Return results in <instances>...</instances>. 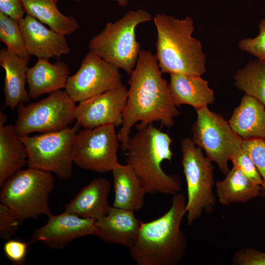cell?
<instances>
[{
  "label": "cell",
  "instance_id": "1",
  "mask_svg": "<svg viewBox=\"0 0 265 265\" xmlns=\"http://www.w3.org/2000/svg\"><path fill=\"white\" fill-rule=\"evenodd\" d=\"M155 55L141 50L135 67L128 80L130 86L123 113V123L118 137L124 152L132 127L137 130L154 122L170 128L180 112L174 104L168 84L162 77Z\"/></svg>",
  "mask_w": 265,
  "mask_h": 265
},
{
  "label": "cell",
  "instance_id": "2",
  "mask_svg": "<svg viewBox=\"0 0 265 265\" xmlns=\"http://www.w3.org/2000/svg\"><path fill=\"white\" fill-rule=\"evenodd\" d=\"M186 204V197L177 193L165 213L142 223L136 239L128 248L136 265H176L182 261L187 247V239L181 229Z\"/></svg>",
  "mask_w": 265,
  "mask_h": 265
},
{
  "label": "cell",
  "instance_id": "3",
  "mask_svg": "<svg viewBox=\"0 0 265 265\" xmlns=\"http://www.w3.org/2000/svg\"><path fill=\"white\" fill-rule=\"evenodd\" d=\"M172 142L167 133L153 123L138 129L129 139L124 151L126 164L139 179L146 194L173 196L182 189L180 177L166 174L161 166L164 160H172Z\"/></svg>",
  "mask_w": 265,
  "mask_h": 265
},
{
  "label": "cell",
  "instance_id": "4",
  "mask_svg": "<svg viewBox=\"0 0 265 265\" xmlns=\"http://www.w3.org/2000/svg\"><path fill=\"white\" fill-rule=\"evenodd\" d=\"M153 20L157 30L155 56L161 73L192 77L206 73V56L201 42L192 36V19L158 14Z\"/></svg>",
  "mask_w": 265,
  "mask_h": 265
},
{
  "label": "cell",
  "instance_id": "5",
  "mask_svg": "<svg viewBox=\"0 0 265 265\" xmlns=\"http://www.w3.org/2000/svg\"><path fill=\"white\" fill-rule=\"evenodd\" d=\"M152 20V16L144 9L130 10L118 20L107 23L103 30L90 40L89 51L130 75L141 51L136 39V27Z\"/></svg>",
  "mask_w": 265,
  "mask_h": 265
},
{
  "label": "cell",
  "instance_id": "6",
  "mask_svg": "<svg viewBox=\"0 0 265 265\" xmlns=\"http://www.w3.org/2000/svg\"><path fill=\"white\" fill-rule=\"evenodd\" d=\"M0 187V203L14 210L23 220L52 214L49 203L54 188L52 173L31 167L20 169Z\"/></svg>",
  "mask_w": 265,
  "mask_h": 265
},
{
  "label": "cell",
  "instance_id": "7",
  "mask_svg": "<svg viewBox=\"0 0 265 265\" xmlns=\"http://www.w3.org/2000/svg\"><path fill=\"white\" fill-rule=\"evenodd\" d=\"M182 165L187 186L186 216L188 225L199 218L203 212L211 213L216 204L213 188L214 166L193 140L181 141Z\"/></svg>",
  "mask_w": 265,
  "mask_h": 265
},
{
  "label": "cell",
  "instance_id": "8",
  "mask_svg": "<svg viewBox=\"0 0 265 265\" xmlns=\"http://www.w3.org/2000/svg\"><path fill=\"white\" fill-rule=\"evenodd\" d=\"M80 126L39 135L19 137L26 146L28 167L54 173L60 179L67 180L73 176L72 150Z\"/></svg>",
  "mask_w": 265,
  "mask_h": 265
},
{
  "label": "cell",
  "instance_id": "9",
  "mask_svg": "<svg viewBox=\"0 0 265 265\" xmlns=\"http://www.w3.org/2000/svg\"><path fill=\"white\" fill-rule=\"evenodd\" d=\"M77 105L65 90H59L45 98L17 106L14 130L19 137L35 132L64 129L76 120Z\"/></svg>",
  "mask_w": 265,
  "mask_h": 265
},
{
  "label": "cell",
  "instance_id": "10",
  "mask_svg": "<svg viewBox=\"0 0 265 265\" xmlns=\"http://www.w3.org/2000/svg\"><path fill=\"white\" fill-rule=\"evenodd\" d=\"M113 125H106L79 131L72 150L74 164L80 168L97 173L111 172L119 163L118 133Z\"/></svg>",
  "mask_w": 265,
  "mask_h": 265
},
{
  "label": "cell",
  "instance_id": "11",
  "mask_svg": "<svg viewBox=\"0 0 265 265\" xmlns=\"http://www.w3.org/2000/svg\"><path fill=\"white\" fill-rule=\"evenodd\" d=\"M196 112L197 118L191 128L192 139L225 175L230 170V152L234 145L243 139L232 130L228 122L208 106L196 109Z\"/></svg>",
  "mask_w": 265,
  "mask_h": 265
},
{
  "label": "cell",
  "instance_id": "12",
  "mask_svg": "<svg viewBox=\"0 0 265 265\" xmlns=\"http://www.w3.org/2000/svg\"><path fill=\"white\" fill-rule=\"evenodd\" d=\"M119 69L89 51L78 71L68 79L65 90L80 103L123 85Z\"/></svg>",
  "mask_w": 265,
  "mask_h": 265
},
{
  "label": "cell",
  "instance_id": "13",
  "mask_svg": "<svg viewBox=\"0 0 265 265\" xmlns=\"http://www.w3.org/2000/svg\"><path fill=\"white\" fill-rule=\"evenodd\" d=\"M128 90L122 85L79 103L76 120L83 129L113 125L122 126Z\"/></svg>",
  "mask_w": 265,
  "mask_h": 265
},
{
  "label": "cell",
  "instance_id": "14",
  "mask_svg": "<svg viewBox=\"0 0 265 265\" xmlns=\"http://www.w3.org/2000/svg\"><path fill=\"white\" fill-rule=\"evenodd\" d=\"M48 217L47 222L33 231L31 243L39 241L49 248L59 250L76 239L98 234L95 220L82 218L65 211Z\"/></svg>",
  "mask_w": 265,
  "mask_h": 265
},
{
  "label": "cell",
  "instance_id": "15",
  "mask_svg": "<svg viewBox=\"0 0 265 265\" xmlns=\"http://www.w3.org/2000/svg\"><path fill=\"white\" fill-rule=\"evenodd\" d=\"M26 49L38 58H60L70 53L65 36L48 28L38 20L26 14L19 22Z\"/></svg>",
  "mask_w": 265,
  "mask_h": 265
},
{
  "label": "cell",
  "instance_id": "16",
  "mask_svg": "<svg viewBox=\"0 0 265 265\" xmlns=\"http://www.w3.org/2000/svg\"><path fill=\"white\" fill-rule=\"evenodd\" d=\"M142 223L134 212L112 206L106 215L96 221L97 237L105 243L129 248L136 239Z\"/></svg>",
  "mask_w": 265,
  "mask_h": 265
},
{
  "label": "cell",
  "instance_id": "17",
  "mask_svg": "<svg viewBox=\"0 0 265 265\" xmlns=\"http://www.w3.org/2000/svg\"><path fill=\"white\" fill-rule=\"evenodd\" d=\"M110 187V183L106 179H94L65 205V211L84 218L95 220L101 218L111 208L108 202Z\"/></svg>",
  "mask_w": 265,
  "mask_h": 265
},
{
  "label": "cell",
  "instance_id": "18",
  "mask_svg": "<svg viewBox=\"0 0 265 265\" xmlns=\"http://www.w3.org/2000/svg\"><path fill=\"white\" fill-rule=\"evenodd\" d=\"M30 57H22L9 50L0 51V65L5 71L4 106L12 110L20 104L28 102L29 97L26 89L28 64Z\"/></svg>",
  "mask_w": 265,
  "mask_h": 265
},
{
  "label": "cell",
  "instance_id": "19",
  "mask_svg": "<svg viewBox=\"0 0 265 265\" xmlns=\"http://www.w3.org/2000/svg\"><path fill=\"white\" fill-rule=\"evenodd\" d=\"M69 74V68L65 62L57 61L52 64L48 59L38 58L27 72L29 99L35 100L44 94L65 89Z\"/></svg>",
  "mask_w": 265,
  "mask_h": 265
},
{
  "label": "cell",
  "instance_id": "20",
  "mask_svg": "<svg viewBox=\"0 0 265 265\" xmlns=\"http://www.w3.org/2000/svg\"><path fill=\"white\" fill-rule=\"evenodd\" d=\"M168 89L176 106L188 105L196 110L208 106L215 101L213 90L209 87L208 81L201 76L170 74Z\"/></svg>",
  "mask_w": 265,
  "mask_h": 265
},
{
  "label": "cell",
  "instance_id": "21",
  "mask_svg": "<svg viewBox=\"0 0 265 265\" xmlns=\"http://www.w3.org/2000/svg\"><path fill=\"white\" fill-rule=\"evenodd\" d=\"M232 130L243 140L265 139V106L245 94L228 121Z\"/></svg>",
  "mask_w": 265,
  "mask_h": 265
},
{
  "label": "cell",
  "instance_id": "22",
  "mask_svg": "<svg viewBox=\"0 0 265 265\" xmlns=\"http://www.w3.org/2000/svg\"><path fill=\"white\" fill-rule=\"evenodd\" d=\"M111 172L114 191L112 206L134 212L140 210L146 193L132 169L119 163Z\"/></svg>",
  "mask_w": 265,
  "mask_h": 265
},
{
  "label": "cell",
  "instance_id": "23",
  "mask_svg": "<svg viewBox=\"0 0 265 265\" xmlns=\"http://www.w3.org/2000/svg\"><path fill=\"white\" fill-rule=\"evenodd\" d=\"M222 180L215 182L219 203L228 206L235 203H246L261 196V186L254 185L237 167L233 166Z\"/></svg>",
  "mask_w": 265,
  "mask_h": 265
},
{
  "label": "cell",
  "instance_id": "24",
  "mask_svg": "<svg viewBox=\"0 0 265 265\" xmlns=\"http://www.w3.org/2000/svg\"><path fill=\"white\" fill-rule=\"evenodd\" d=\"M26 146L16 133L13 125L0 126V186L27 163Z\"/></svg>",
  "mask_w": 265,
  "mask_h": 265
},
{
  "label": "cell",
  "instance_id": "25",
  "mask_svg": "<svg viewBox=\"0 0 265 265\" xmlns=\"http://www.w3.org/2000/svg\"><path fill=\"white\" fill-rule=\"evenodd\" d=\"M25 10L52 30L64 36L73 34L80 27L74 16L63 15L58 9L55 0H21Z\"/></svg>",
  "mask_w": 265,
  "mask_h": 265
},
{
  "label": "cell",
  "instance_id": "26",
  "mask_svg": "<svg viewBox=\"0 0 265 265\" xmlns=\"http://www.w3.org/2000/svg\"><path fill=\"white\" fill-rule=\"evenodd\" d=\"M234 79L235 85L238 89L265 106V60L257 59L249 61L236 72Z\"/></svg>",
  "mask_w": 265,
  "mask_h": 265
},
{
  "label": "cell",
  "instance_id": "27",
  "mask_svg": "<svg viewBox=\"0 0 265 265\" xmlns=\"http://www.w3.org/2000/svg\"><path fill=\"white\" fill-rule=\"evenodd\" d=\"M0 41L22 57H30L26 51L19 23L0 12Z\"/></svg>",
  "mask_w": 265,
  "mask_h": 265
},
{
  "label": "cell",
  "instance_id": "28",
  "mask_svg": "<svg viewBox=\"0 0 265 265\" xmlns=\"http://www.w3.org/2000/svg\"><path fill=\"white\" fill-rule=\"evenodd\" d=\"M242 141L233 146L229 154L230 160L255 185L262 186V178L247 152L242 147Z\"/></svg>",
  "mask_w": 265,
  "mask_h": 265
},
{
  "label": "cell",
  "instance_id": "29",
  "mask_svg": "<svg viewBox=\"0 0 265 265\" xmlns=\"http://www.w3.org/2000/svg\"><path fill=\"white\" fill-rule=\"evenodd\" d=\"M241 146L250 156L262 178L261 196L265 200V139H244Z\"/></svg>",
  "mask_w": 265,
  "mask_h": 265
},
{
  "label": "cell",
  "instance_id": "30",
  "mask_svg": "<svg viewBox=\"0 0 265 265\" xmlns=\"http://www.w3.org/2000/svg\"><path fill=\"white\" fill-rule=\"evenodd\" d=\"M23 220L12 209L0 204V237L8 240L17 232Z\"/></svg>",
  "mask_w": 265,
  "mask_h": 265
},
{
  "label": "cell",
  "instance_id": "31",
  "mask_svg": "<svg viewBox=\"0 0 265 265\" xmlns=\"http://www.w3.org/2000/svg\"><path fill=\"white\" fill-rule=\"evenodd\" d=\"M259 33L254 38H245L238 42V47L242 51L257 59L265 60V18L258 25Z\"/></svg>",
  "mask_w": 265,
  "mask_h": 265
},
{
  "label": "cell",
  "instance_id": "32",
  "mask_svg": "<svg viewBox=\"0 0 265 265\" xmlns=\"http://www.w3.org/2000/svg\"><path fill=\"white\" fill-rule=\"evenodd\" d=\"M31 242H24L18 239H9L3 246V250L7 258L16 265H22L25 262L27 248Z\"/></svg>",
  "mask_w": 265,
  "mask_h": 265
},
{
  "label": "cell",
  "instance_id": "33",
  "mask_svg": "<svg viewBox=\"0 0 265 265\" xmlns=\"http://www.w3.org/2000/svg\"><path fill=\"white\" fill-rule=\"evenodd\" d=\"M232 263L237 265H265V252L253 248H242L235 253Z\"/></svg>",
  "mask_w": 265,
  "mask_h": 265
},
{
  "label": "cell",
  "instance_id": "34",
  "mask_svg": "<svg viewBox=\"0 0 265 265\" xmlns=\"http://www.w3.org/2000/svg\"><path fill=\"white\" fill-rule=\"evenodd\" d=\"M0 12L18 22L26 13L21 0H0Z\"/></svg>",
  "mask_w": 265,
  "mask_h": 265
},
{
  "label": "cell",
  "instance_id": "35",
  "mask_svg": "<svg viewBox=\"0 0 265 265\" xmlns=\"http://www.w3.org/2000/svg\"><path fill=\"white\" fill-rule=\"evenodd\" d=\"M7 119V117L5 114L2 112L0 113V126L5 125Z\"/></svg>",
  "mask_w": 265,
  "mask_h": 265
},
{
  "label": "cell",
  "instance_id": "36",
  "mask_svg": "<svg viewBox=\"0 0 265 265\" xmlns=\"http://www.w3.org/2000/svg\"><path fill=\"white\" fill-rule=\"evenodd\" d=\"M117 2L121 6H125L128 3V0H117Z\"/></svg>",
  "mask_w": 265,
  "mask_h": 265
},
{
  "label": "cell",
  "instance_id": "37",
  "mask_svg": "<svg viewBox=\"0 0 265 265\" xmlns=\"http://www.w3.org/2000/svg\"><path fill=\"white\" fill-rule=\"evenodd\" d=\"M56 1H58L59 0H55ZM73 0V1H80L81 0Z\"/></svg>",
  "mask_w": 265,
  "mask_h": 265
}]
</instances>
